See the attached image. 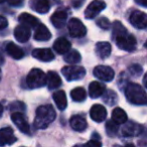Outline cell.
Wrapping results in <instances>:
<instances>
[{"mask_svg": "<svg viewBox=\"0 0 147 147\" xmlns=\"http://www.w3.org/2000/svg\"><path fill=\"white\" fill-rule=\"evenodd\" d=\"M7 3H8L10 6L18 7L23 4V0H7Z\"/></svg>", "mask_w": 147, "mask_h": 147, "instance_id": "cell-36", "label": "cell"}, {"mask_svg": "<svg viewBox=\"0 0 147 147\" xmlns=\"http://www.w3.org/2000/svg\"><path fill=\"white\" fill-rule=\"evenodd\" d=\"M10 110L11 112H20L23 113L25 110V106L22 102H13L12 104L10 105Z\"/></svg>", "mask_w": 147, "mask_h": 147, "instance_id": "cell-34", "label": "cell"}, {"mask_svg": "<svg viewBox=\"0 0 147 147\" xmlns=\"http://www.w3.org/2000/svg\"><path fill=\"white\" fill-rule=\"evenodd\" d=\"M4 63V57L2 55H0V65H2Z\"/></svg>", "mask_w": 147, "mask_h": 147, "instance_id": "cell-42", "label": "cell"}, {"mask_svg": "<svg viewBox=\"0 0 147 147\" xmlns=\"http://www.w3.org/2000/svg\"><path fill=\"white\" fill-rule=\"evenodd\" d=\"M94 76L103 82H111L115 77V71L112 67L107 65H98L93 71Z\"/></svg>", "mask_w": 147, "mask_h": 147, "instance_id": "cell-7", "label": "cell"}, {"mask_svg": "<svg viewBox=\"0 0 147 147\" xmlns=\"http://www.w3.org/2000/svg\"><path fill=\"white\" fill-rule=\"evenodd\" d=\"M11 120L15 124V126L19 129L24 134H29L30 133V128L27 123L26 119L24 118L22 113L20 112H12L11 114Z\"/></svg>", "mask_w": 147, "mask_h": 147, "instance_id": "cell-10", "label": "cell"}, {"mask_svg": "<svg viewBox=\"0 0 147 147\" xmlns=\"http://www.w3.org/2000/svg\"><path fill=\"white\" fill-rule=\"evenodd\" d=\"M116 99H117V95L115 94L113 91H111V90L107 91V93L105 94V96H104L105 103H107V104H109V105H113V104H114V103L117 101Z\"/></svg>", "mask_w": 147, "mask_h": 147, "instance_id": "cell-33", "label": "cell"}, {"mask_svg": "<svg viewBox=\"0 0 147 147\" xmlns=\"http://www.w3.org/2000/svg\"><path fill=\"white\" fill-rule=\"evenodd\" d=\"M128 71L130 73V75L134 78H138L143 71V69L140 65H137V63H134V65H130L128 69Z\"/></svg>", "mask_w": 147, "mask_h": 147, "instance_id": "cell-32", "label": "cell"}, {"mask_svg": "<svg viewBox=\"0 0 147 147\" xmlns=\"http://www.w3.org/2000/svg\"><path fill=\"white\" fill-rule=\"evenodd\" d=\"M90 116L95 122H103L107 117V110L102 105L96 104L91 108Z\"/></svg>", "mask_w": 147, "mask_h": 147, "instance_id": "cell-13", "label": "cell"}, {"mask_svg": "<svg viewBox=\"0 0 147 147\" xmlns=\"http://www.w3.org/2000/svg\"><path fill=\"white\" fill-rule=\"evenodd\" d=\"M14 37L18 42H26L30 37V29L25 25H18L14 29Z\"/></svg>", "mask_w": 147, "mask_h": 147, "instance_id": "cell-15", "label": "cell"}, {"mask_svg": "<svg viewBox=\"0 0 147 147\" xmlns=\"http://www.w3.org/2000/svg\"><path fill=\"white\" fill-rule=\"evenodd\" d=\"M32 57L40 61H51L55 59V55L49 49H35L32 51Z\"/></svg>", "mask_w": 147, "mask_h": 147, "instance_id": "cell-14", "label": "cell"}, {"mask_svg": "<svg viewBox=\"0 0 147 147\" xmlns=\"http://www.w3.org/2000/svg\"><path fill=\"white\" fill-rule=\"evenodd\" d=\"M111 51L112 47L107 41H100L96 45V55L102 59H107L111 55Z\"/></svg>", "mask_w": 147, "mask_h": 147, "instance_id": "cell-22", "label": "cell"}, {"mask_svg": "<svg viewBox=\"0 0 147 147\" xmlns=\"http://www.w3.org/2000/svg\"><path fill=\"white\" fill-rule=\"evenodd\" d=\"M97 24L102 29H108L109 27L111 26L110 21H109V19L106 18V17H101V18H99L98 21H97Z\"/></svg>", "mask_w": 147, "mask_h": 147, "instance_id": "cell-35", "label": "cell"}, {"mask_svg": "<svg viewBox=\"0 0 147 147\" xmlns=\"http://www.w3.org/2000/svg\"><path fill=\"white\" fill-rule=\"evenodd\" d=\"M16 141L17 138L10 127H4L0 130V146L11 145Z\"/></svg>", "mask_w": 147, "mask_h": 147, "instance_id": "cell-12", "label": "cell"}, {"mask_svg": "<svg viewBox=\"0 0 147 147\" xmlns=\"http://www.w3.org/2000/svg\"><path fill=\"white\" fill-rule=\"evenodd\" d=\"M86 0H71V5L75 8H80L83 4L85 3Z\"/></svg>", "mask_w": 147, "mask_h": 147, "instance_id": "cell-39", "label": "cell"}, {"mask_svg": "<svg viewBox=\"0 0 147 147\" xmlns=\"http://www.w3.org/2000/svg\"><path fill=\"white\" fill-rule=\"evenodd\" d=\"M127 114L123 109L121 108H115L112 112V120L116 122L117 124H124L127 122Z\"/></svg>", "mask_w": 147, "mask_h": 147, "instance_id": "cell-27", "label": "cell"}, {"mask_svg": "<svg viewBox=\"0 0 147 147\" xmlns=\"http://www.w3.org/2000/svg\"><path fill=\"white\" fill-rule=\"evenodd\" d=\"M71 97L75 102H83V101H85V99H86L87 93L84 88L78 87V88H75L74 90H71Z\"/></svg>", "mask_w": 147, "mask_h": 147, "instance_id": "cell-29", "label": "cell"}, {"mask_svg": "<svg viewBox=\"0 0 147 147\" xmlns=\"http://www.w3.org/2000/svg\"><path fill=\"white\" fill-rule=\"evenodd\" d=\"M51 37V33L45 24H37L34 32V39L38 41L49 40Z\"/></svg>", "mask_w": 147, "mask_h": 147, "instance_id": "cell-19", "label": "cell"}, {"mask_svg": "<svg viewBox=\"0 0 147 147\" xmlns=\"http://www.w3.org/2000/svg\"><path fill=\"white\" fill-rule=\"evenodd\" d=\"M67 29H69V35L73 37H83L86 35L87 28L84 23L78 18H71L67 22Z\"/></svg>", "mask_w": 147, "mask_h": 147, "instance_id": "cell-6", "label": "cell"}, {"mask_svg": "<svg viewBox=\"0 0 147 147\" xmlns=\"http://www.w3.org/2000/svg\"><path fill=\"white\" fill-rule=\"evenodd\" d=\"M69 124H71V127L74 130L78 131V132H82L88 127L86 119L83 116H80V115H75V116L71 117V120H69Z\"/></svg>", "mask_w": 147, "mask_h": 147, "instance_id": "cell-20", "label": "cell"}, {"mask_svg": "<svg viewBox=\"0 0 147 147\" xmlns=\"http://www.w3.org/2000/svg\"><path fill=\"white\" fill-rule=\"evenodd\" d=\"M143 132V126L140 124H137L135 122L124 123V126L122 128V135L125 137H135L139 136Z\"/></svg>", "mask_w": 147, "mask_h": 147, "instance_id": "cell-11", "label": "cell"}, {"mask_svg": "<svg viewBox=\"0 0 147 147\" xmlns=\"http://www.w3.org/2000/svg\"><path fill=\"white\" fill-rule=\"evenodd\" d=\"M118 127H119V124H117L116 122H114V121L111 119V120H109L108 122L106 123V131H107V134L109 135V136H115V135L117 134V132H118Z\"/></svg>", "mask_w": 147, "mask_h": 147, "instance_id": "cell-30", "label": "cell"}, {"mask_svg": "<svg viewBox=\"0 0 147 147\" xmlns=\"http://www.w3.org/2000/svg\"><path fill=\"white\" fill-rule=\"evenodd\" d=\"M1 77H2V74H1V69H0V80H1Z\"/></svg>", "mask_w": 147, "mask_h": 147, "instance_id": "cell-45", "label": "cell"}, {"mask_svg": "<svg viewBox=\"0 0 147 147\" xmlns=\"http://www.w3.org/2000/svg\"><path fill=\"white\" fill-rule=\"evenodd\" d=\"M135 2L142 7H147V0H135Z\"/></svg>", "mask_w": 147, "mask_h": 147, "instance_id": "cell-40", "label": "cell"}, {"mask_svg": "<svg viewBox=\"0 0 147 147\" xmlns=\"http://www.w3.org/2000/svg\"><path fill=\"white\" fill-rule=\"evenodd\" d=\"M55 119V111L51 105H42L36 109L34 126L37 129H45Z\"/></svg>", "mask_w": 147, "mask_h": 147, "instance_id": "cell-1", "label": "cell"}, {"mask_svg": "<svg viewBox=\"0 0 147 147\" xmlns=\"http://www.w3.org/2000/svg\"><path fill=\"white\" fill-rule=\"evenodd\" d=\"M146 78H147V74H145L144 77H143V85L145 87H147V83H146Z\"/></svg>", "mask_w": 147, "mask_h": 147, "instance_id": "cell-41", "label": "cell"}, {"mask_svg": "<svg viewBox=\"0 0 147 147\" xmlns=\"http://www.w3.org/2000/svg\"><path fill=\"white\" fill-rule=\"evenodd\" d=\"M71 47V45L67 38L65 37H59L53 42V49L57 51L59 55H65L67 51H69Z\"/></svg>", "mask_w": 147, "mask_h": 147, "instance_id": "cell-21", "label": "cell"}, {"mask_svg": "<svg viewBox=\"0 0 147 147\" xmlns=\"http://www.w3.org/2000/svg\"><path fill=\"white\" fill-rule=\"evenodd\" d=\"M67 14L65 11L57 10L51 15V21L55 28H61L67 23Z\"/></svg>", "mask_w": 147, "mask_h": 147, "instance_id": "cell-16", "label": "cell"}, {"mask_svg": "<svg viewBox=\"0 0 147 147\" xmlns=\"http://www.w3.org/2000/svg\"><path fill=\"white\" fill-rule=\"evenodd\" d=\"M45 74L39 69H32L26 77V85L29 89H38L45 86Z\"/></svg>", "mask_w": 147, "mask_h": 147, "instance_id": "cell-3", "label": "cell"}, {"mask_svg": "<svg viewBox=\"0 0 147 147\" xmlns=\"http://www.w3.org/2000/svg\"><path fill=\"white\" fill-rule=\"evenodd\" d=\"M2 113H3V107H2V105L0 104V117H1V115H2Z\"/></svg>", "mask_w": 147, "mask_h": 147, "instance_id": "cell-44", "label": "cell"}, {"mask_svg": "<svg viewBox=\"0 0 147 147\" xmlns=\"http://www.w3.org/2000/svg\"><path fill=\"white\" fill-rule=\"evenodd\" d=\"M18 19L21 24L25 25V26L29 27V28H30V27H36V25L39 23L38 19H37L36 17L26 12L21 13V14L19 15Z\"/></svg>", "mask_w": 147, "mask_h": 147, "instance_id": "cell-24", "label": "cell"}, {"mask_svg": "<svg viewBox=\"0 0 147 147\" xmlns=\"http://www.w3.org/2000/svg\"><path fill=\"white\" fill-rule=\"evenodd\" d=\"M105 91H106L105 85L103 83L97 82V81L92 82L89 86V95L93 99L99 98L100 96H102L105 93Z\"/></svg>", "mask_w": 147, "mask_h": 147, "instance_id": "cell-18", "label": "cell"}, {"mask_svg": "<svg viewBox=\"0 0 147 147\" xmlns=\"http://www.w3.org/2000/svg\"><path fill=\"white\" fill-rule=\"evenodd\" d=\"M5 0H0V3H2V2H4Z\"/></svg>", "mask_w": 147, "mask_h": 147, "instance_id": "cell-46", "label": "cell"}, {"mask_svg": "<svg viewBox=\"0 0 147 147\" xmlns=\"http://www.w3.org/2000/svg\"><path fill=\"white\" fill-rule=\"evenodd\" d=\"M63 59H65V61H67V63L76 65V63H80L82 57H81V55L78 51H75V49L71 51V49H69V51H67V53H65V57H63Z\"/></svg>", "mask_w": 147, "mask_h": 147, "instance_id": "cell-28", "label": "cell"}, {"mask_svg": "<svg viewBox=\"0 0 147 147\" xmlns=\"http://www.w3.org/2000/svg\"><path fill=\"white\" fill-rule=\"evenodd\" d=\"M53 98L55 105H57V107L59 110L63 111L67 108V96H65V93L63 91H57L55 93H53Z\"/></svg>", "mask_w": 147, "mask_h": 147, "instance_id": "cell-26", "label": "cell"}, {"mask_svg": "<svg viewBox=\"0 0 147 147\" xmlns=\"http://www.w3.org/2000/svg\"><path fill=\"white\" fill-rule=\"evenodd\" d=\"M61 74L69 82L78 81L85 77L86 69L83 67H78V65H69V67H63L61 69Z\"/></svg>", "mask_w": 147, "mask_h": 147, "instance_id": "cell-5", "label": "cell"}, {"mask_svg": "<svg viewBox=\"0 0 147 147\" xmlns=\"http://www.w3.org/2000/svg\"><path fill=\"white\" fill-rule=\"evenodd\" d=\"M7 25H8V21H7V19L5 18L4 16H2V15H0V30H1V29L6 28Z\"/></svg>", "mask_w": 147, "mask_h": 147, "instance_id": "cell-37", "label": "cell"}, {"mask_svg": "<svg viewBox=\"0 0 147 147\" xmlns=\"http://www.w3.org/2000/svg\"><path fill=\"white\" fill-rule=\"evenodd\" d=\"M126 99L129 103L134 105H145L147 103V97L144 89L138 84L128 83L124 89Z\"/></svg>", "mask_w": 147, "mask_h": 147, "instance_id": "cell-2", "label": "cell"}, {"mask_svg": "<svg viewBox=\"0 0 147 147\" xmlns=\"http://www.w3.org/2000/svg\"><path fill=\"white\" fill-rule=\"evenodd\" d=\"M105 8L106 3L103 0H93L85 10V17L87 19H94Z\"/></svg>", "mask_w": 147, "mask_h": 147, "instance_id": "cell-8", "label": "cell"}, {"mask_svg": "<svg viewBox=\"0 0 147 147\" xmlns=\"http://www.w3.org/2000/svg\"><path fill=\"white\" fill-rule=\"evenodd\" d=\"M30 6L33 10L42 14V13L49 12L51 4H49V0H31Z\"/></svg>", "mask_w": 147, "mask_h": 147, "instance_id": "cell-23", "label": "cell"}, {"mask_svg": "<svg viewBox=\"0 0 147 147\" xmlns=\"http://www.w3.org/2000/svg\"><path fill=\"white\" fill-rule=\"evenodd\" d=\"M45 85H47V88L49 90H55L57 89L61 85V80L59 76L55 71H49L47 75H45Z\"/></svg>", "mask_w": 147, "mask_h": 147, "instance_id": "cell-17", "label": "cell"}, {"mask_svg": "<svg viewBox=\"0 0 147 147\" xmlns=\"http://www.w3.org/2000/svg\"><path fill=\"white\" fill-rule=\"evenodd\" d=\"M6 51L11 57L14 59H20L24 57V53H23L22 49L19 47L13 42H8L6 45Z\"/></svg>", "mask_w": 147, "mask_h": 147, "instance_id": "cell-25", "label": "cell"}, {"mask_svg": "<svg viewBox=\"0 0 147 147\" xmlns=\"http://www.w3.org/2000/svg\"><path fill=\"white\" fill-rule=\"evenodd\" d=\"M125 32H127V29L125 28L124 25L120 21H115L113 23V34H114V37L117 36V35L123 34Z\"/></svg>", "mask_w": 147, "mask_h": 147, "instance_id": "cell-31", "label": "cell"}, {"mask_svg": "<svg viewBox=\"0 0 147 147\" xmlns=\"http://www.w3.org/2000/svg\"><path fill=\"white\" fill-rule=\"evenodd\" d=\"M86 145H89V146H95V147H100L102 146V143L99 140H96V139H91L89 142L86 143Z\"/></svg>", "mask_w": 147, "mask_h": 147, "instance_id": "cell-38", "label": "cell"}, {"mask_svg": "<svg viewBox=\"0 0 147 147\" xmlns=\"http://www.w3.org/2000/svg\"><path fill=\"white\" fill-rule=\"evenodd\" d=\"M114 38L115 41H116L117 47L120 49H123V51H133L136 49V45H137L136 38L133 35L128 34L127 32L120 35H117Z\"/></svg>", "mask_w": 147, "mask_h": 147, "instance_id": "cell-4", "label": "cell"}, {"mask_svg": "<svg viewBox=\"0 0 147 147\" xmlns=\"http://www.w3.org/2000/svg\"><path fill=\"white\" fill-rule=\"evenodd\" d=\"M92 139H96V140H99V139H100V136H99V135H97V134H93V138Z\"/></svg>", "mask_w": 147, "mask_h": 147, "instance_id": "cell-43", "label": "cell"}, {"mask_svg": "<svg viewBox=\"0 0 147 147\" xmlns=\"http://www.w3.org/2000/svg\"><path fill=\"white\" fill-rule=\"evenodd\" d=\"M129 21L133 26L139 29H144L147 26V16L142 11H133L129 17Z\"/></svg>", "mask_w": 147, "mask_h": 147, "instance_id": "cell-9", "label": "cell"}]
</instances>
